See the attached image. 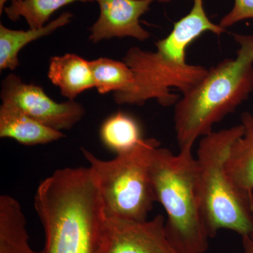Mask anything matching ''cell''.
<instances>
[{
	"label": "cell",
	"mask_w": 253,
	"mask_h": 253,
	"mask_svg": "<svg viewBox=\"0 0 253 253\" xmlns=\"http://www.w3.org/2000/svg\"><path fill=\"white\" fill-rule=\"evenodd\" d=\"M89 63L94 87L100 94L126 91L134 84V74L124 61L99 58Z\"/></svg>",
	"instance_id": "obj_16"
},
{
	"label": "cell",
	"mask_w": 253,
	"mask_h": 253,
	"mask_svg": "<svg viewBox=\"0 0 253 253\" xmlns=\"http://www.w3.org/2000/svg\"><path fill=\"white\" fill-rule=\"evenodd\" d=\"M149 173L156 202L167 214L166 235L179 253H205L209 237L203 217L197 186V166L192 150L173 154L155 148L149 160Z\"/></svg>",
	"instance_id": "obj_4"
},
{
	"label": "cell",
	"mask_w": 253,
	"mask_h": 253,
	"mask_svg": "<svg viewBox=\"0 0 253 253\" xmlns=\"http://www.w3.org/2000/svg\"><path fill=\"white\" fill-rule=\"evenodd\" d=\"M95 0H11L4 12L11 21H17L23 17L30 28H41L47 24L51 15L63 6L76 1H92Z\"/></svg>",
	"instance_id": "obj_17"
},
{
	"label": "cell",
	"mask_w": 253,
	"mask_h": 253,
	"mask_svg": "<svg viewBox=\"0 0 253 253\" xmlns=\"http://www.w3.org/2000/svg\"><path fill=\"white\" fill-rule=\"evenodd\" d=\"M7 1H9V0H0V14H2L5 7L4 5Z\"/></svg>",
	"instance_id": "obj_20"
},
{
	"label": "cell",
	"mask_w": 253,
	"mask_h": 253,
	"mask_svg": "<svg viewBox=\"0 0 253 253\" xmlns=\"http://www.w3.org/2000/svg\"><path fill=\"white\" fill-rule=\"evenodd\" d=\"M249 18H253V0H234L232 9L221 18L219 25L226 30Z\"/></svg>",
	"instance_id": "obj_18"
},
{
	"label": "cell",
	"mask_w": 253,
	"mask_h": 253,
	"mask_svg": "<svg viewBox=\"0 0 253 253\" xmlns=\"http://www.w3.org/2000/svg\"><path fill=\"white\" fill-rule=\"evenodd\" d=\"M3 106L27 115L56 130H69L83 118L85 110L75 100L57 103L41 86L26 84L14 73L1 83L0 94Z\"/></svg>",
	"instance_id": "obj_7"
},
{
	"label": "cell",
	"mask_w": 253,
	"mask_h": 253,
	"mask_svg": "<svg viewBox=\"0 0 253 253\" xmlns=\"http://www.w3.org/2000/svg\"><path fill=\"white\" fill-rule=\"evenodd\" d=\"M165 223L162 214L141 221L105 217L96 253H179L168 239Z\"/></svg>",
	"instance_id": "obj_8"
},
{
	"label": "cell",
	"mask_w": 253,
	"mask_h": 253,
	"mask_svg": "<svg viewBox=\"0 0 253 253\" xmlns=\"http://www.w3.org/2000/svg\"><path fill=\"white\" fill-rule=\"evenodd\" d=\"M100 138L106 147L117 155L131 151L143 139L139 123L122 111L104 121L100 129Z\"/></svg>",
	"instance_id": "obj_15"
},
{
	"label": "cell",
	"mask_w": 253,
	"mask_h": 253,
	"mask_svg": "<svg viewBox=\"0 0 253 253\" xmlns=\"http://www.w3.org/2000/svg\"><path fill=\"white\" fill-rule=\"evenodd\" d=\"M242 135L231 146L225 168L231 180L240 189L253 196V114H241Z\"/></svg>",
	"instance_id": "obj_12"
},
{
	"label": "cell",
	"mask_w": 253,
	"mask_h": 253,
	"mask_svg": "<svg viewBox=\"0 0 253 253\" xmlns=\"http://www.w3.org/2000/svg\"><path fill=\"white\" fill-rule=\"evenodd\" d=\"M48 77L68 100H75L83 91L94 87L89 61L76 54L51 57Z\"/></svg>",
	"instance_id": "obj_10"
},
{
	"label": "cell",
	"mask_w": 253,
	"mask_h": 253,
	"mask_svg": "<svg viewBox=\"0 0 253 253\" xmlns=\"http://www.w3.org/2000/svg\"><path fill=\"white\" fill-rule=\"evenodd\" d=\"M99 4L100 14L89 28V40L99 42L113 38H133L145 41L149 32L140 25L141 16L147 13L155 0H95Z\"/></svg>",
	"instance_id": "obj_9"
},
{
	"label": "cell",
	"mask_w": 253,
	"mask_h": 253,
	"mask_svg": "<svg viewBox=\"0 0 253 253\" xmlns=\"http://www.w3.org/2000/svg\"><path fill=\"white\" fill-rule=\"evenodd\" d=\"M243 253H253V234L242 236Z\"/></svg>",
	"instance_id": "obj_19"
},
{
	"label": "cell",
	"mask_w": 253,
	"mask_h": 253,
	"mask_svg": "<svg viewBox=\"0 0 253 253\" xmlns=\"http://www.w3.org/2000/svg\"><path fill=\"white\" fill-rule=\"evenodd\" d=\"M35 209L44 234L43 253H96L105 219L90 168L55 171L37 189Z\"/></svg>",
	"instance_id": "obj_2"
},
{
	"label": "cell",
	"mask_w": 253,
	"mask_h": 253,
	"mask_svg": "<svg viewBox=\"0 0 253 253\" xmlns=\"http://www.w3.org/2000/svg\"><path fill=\"white\" fill-rule=\"evenodd\" d=\"M28 239L21 204L9 195L0 196V253H43L33 251Z\"/></svg>",
	"instance_id": "obj_13"
},
{
	"label": "cell",
	"mask_w": 253,
	"mask_h": 253,
	"mask_svg": "<svg viewBox=\"0 0 253 253\" xmlns=\"http://www.w3.org/2000/svg\"><path fill=\"white\" fill-rule=\"evenodd\" d=\"M73 14L63 12L54 21L41 28L16 31L0 24V70L14 71L19 66L18 54L24 46L42 37L49 36L59 28L71 23Z\"/></svg>",
	"instance_id": "obj_14"
},
{
	"label": "cell",
	"mask_w": 253,
	"mask_h": 253,
	"mask_svg": "<svg viewBox=\"0 0 253 253\" xmlns=\"http://www.w3.org/2000/svg\"><path fill=\"white\" fill-rule=\"evenodd\" d=\"M243 132L240 124L212 131L199 142L196 156L198 192L210 238L221 229L241 237L253 234V196L234 184L225 168L231 146Z\"/></svg>",
	"instance_id": "obj_5"
},
{
	"label": "cell",
	"mask_w": 253,
	"mask_h": 253,
	"mask_svg": "<svg viewBox=\"0 0 253 253\" xmlns=\"http://www.w3.org/2000/svg\"><path fill=\"white\" fill-rule=\"evenodd\" d=\"M157 1L161 3H167L169 2V1H172V0H157Z\"/></svg>",
	"instance_id": "obj_21"
},
{
	"label": "cell",
	"mask_w": 253,
	"mask_h": 253,
	"mask_svg": "<svg viewBox=\"0 0 253 253\" xmlns=\"http://www.w3.org/2000/svg\"><path fill=\"white\" fill-rule=\"evenodd\" d=\"M156 139H143L134 149L110 161L82 148L97 181L106 217L146 220L156 202L149 173V160Z\"/></svg>",
	"instance_id": "obj_6"
},
{
	"label": "cell",
	"mask_w": 253,
	"mask_h": 253,
	"mask_svg": "<svg viewBox=\"0 0 253 253\" xmlns=\"http://www.w3.org/2000/svg\"><path fill=\"white\" fill-rule=\"evenodd\" d=\"M239 44L234 59H226L174 105V124L179 151L192 150L200 137L249 99L253 91V34H233Z\"/></svg>",
	"instance_id": "obj_3"
},
{
	"label": "cell",
	"mask_w": 253,
	"mask_h": 253,
	"mask_svg": "<svg viewBox=\"0 0 253 253\" xmlns=\"http://www.w3.org/2000/svg\"><path fill=\"white\" fill-rule=\"evenodd\" d=\"M207 32L219 36L226 30L210 20L203 0H194L189 14L174 23L166 38L155 43L156 51L138 46L128 49L123 61L132 71L134 83L129 90L115 93V102L143 106L156 99L163 107L175 105L179 97L172 89L184 94L207 74V68L186 61V50Z\"/></svg>",
	"instance_id": "obj_1"
},
{
	"label": "cell",
	"mask_w": 253,
	"mask_h": 253,
	"mask_svg": "<svg viewBox=\"0 0 253 253\" xmlns=\"http://www.w3.org/2000/svg\"><path fill=\"white\" fill-rule=\"evenodd\" d=\"M56 130L12 108L0 106V137L10 138L26 146L45 144L64 137Z\"/></svg>",
	"instance_id": "obj_11"
}]
</instances>
